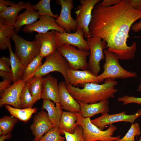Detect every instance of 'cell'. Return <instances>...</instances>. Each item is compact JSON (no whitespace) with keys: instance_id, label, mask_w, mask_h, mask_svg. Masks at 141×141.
Returning <instances> with one entry per match:
<instances>
[{"instance_id":"obj_25","label":"cell","mask_w":141,"mask_h":141,"mask_svg":"<svg viewBox=\"0 0 141 141\" xmlns=\"http://www.w3.org/2000/svg\"><path fill=\"white\" fill-rule=\"evenodd\" d=\"M8 49L10 55L11 69L13 77V83L21 78L25 68L15 53L13 52L10 41L8 42Z\"/></svg>"},{"instance_id":"obj_22","label":"cell","mask_w":141,"mask_h":141,"mask_svg":"<svg viewBox=\"0 0 141 141\" xmlns=\"http://www.w3.org/2000/svg\"><path fill=\"white\" fill-rule=\"evenodd\" d=\"M42 109L46 111L48 119L53 127L59 128L61 118L63 112L60 103H56L55 105L51 101L43 99Z\"/></svg>"},{"instance_id":"obj_23","label":"cell","mask_w":141,"mask_h":141,"mask_svg":"<svg viewBox=\"0 0 141 141\" xmlns=\"http://www.w3.org/2000/svg\"><path fill=\"white\" fill-rule=\"evenodd\" d=\"M40 15L33 7L26 10L18 16L14 26L17 33L21 30L23 26L31 25L38 19Z\"/></svg>"},{"instance_id":"obj_40","label":"cell","mask_w":141,"mask_h":141,"mask_svg":"<svg viewBox=\"0 0 141 141\" xmlns=\"http://www.w3.org/2000/svg\"><path fill=\"white\" fill-rule=\"evenodd\" d=\"M128 1L134 8L141 10V0H128Z\"/></svg>"},{"instance_id":"obj_38","label":"cell","mask_w":141,"mask_h":141,"mask_svg":"<svg viewBox=\"0 0 141 141\" xmlns=\"http://www.w3.org/2000/svg\"><path fill=\"white\" fill-rule=\"evenodd\" d=\"M13 81L9 79H3L0 82V93H2L5 90L9 88L11 85Z\"/></svg>"},{"instance_id":"obj_47","label":"cell","mask_w":141,"mask_h":141,"mask_svg":"<svg viewBox=\"0 0 141 141\" xmlns=\"http://www.w3.org/2000/svg\"><path fill=\"white\" fill-rule=\"evenodd\" d=\"M137 141H141V136L140 137L139 139V140H137Z\"/></svg>"},{"instance_id":"obj_41","label":"cell","mask_w":141,"mask_h":141,"mask_svg":"<svg viewBox=\"0 0 141 141\" xmlns=\"http://www.w3.org/2000/svg\"><path fill=\"white\" fill-rule=\"evenodd\" d=\"M0 76L3 79H9L13 81V77L12 73L0 70Z\"/></svg>"},{"instance_id":"obj_27","label":"cell","mask_w":141,"mask_h":141,"mask_svg":"<svg viewBox=\"0 0 141 141\" xmlns=\"http://www.w3.org/2000/svg\"><path fill=\"white\" fill-rule=\"evenodd\" d=\"M43 58L39 55L34 58L24 68L21 79L26 81L34 77L43 64Z\"/></svg>"},{"instance_id":"obj_8","label":"cell","mask_w":141,"mask_h":141,"mask_svg":"<svg viewBox=\"0 0 141 141\" xmlns=\"http://www.w3.org/2000/svg\"><path fill=\"white\" fill-rule=\"evenodd\" d=\"M90 54L88 69L97 76L101 71L100 62L105 58L104 50L106 48V42L99 37H90L87 38Z\"/></svg>"},{"instance_id":"obj_35","label":"cell","mask_w":141,"mask_h":141,"mask_svg":"<svg viewBox=\"0 0 141 141\" xmlns=\"http://www.w3.org/2000/svg\"><path fill=\"white\" fill-rule=\"evenodd\" d=\"M62 133L64 135L66 141H85L83 137L82 128L79 126L77 125L73 133L65 131Z\"/></svg>"},{"instance_id":"obj_20","label":"cell","mask_w":141,"mask_h":141,"mask_svg":"<svg viewBox=\"0 0 141 141\" xmlns=\"http://www.w3.org/2000/svg\"><path fill=\"white\" fill-rule=\"evenodd\" d=\"M43 79L41 98L50 100L55 104L59 103L58 84L57 79L50 75Z\"/></svg>"},{"instance_id":"obj_5","label":"cell","mask_w":141,"mask_h":141,"mask_svg":"<svg viewBox=\"0 0 141 141\" xmlns=\"http://www.w3.org/2000/svg\"><path fill=\"white\" fill-rule=\"evenodd\" d=\"M10 38L14 42L15 53L25 68L40 53L41 44L35 39L32 41L27 40L18 35L15 32Z\"/></svg>"},{"instance_id":"obj_29","label":"cell","mask_w":141,"mask_h":141,"mask_svg":"<svg viewBox=\"0 0 141 141\" xmlns=\"http://www.w3.org/2000/svg\"><path fill=\"white\" fill-rule=\"evenodd\" d=\"M14 26L0 22V49L3 50L8 48L10 36L15 32Z\"/></svg>"},{"instance_id":"obj_7","label":"cell","mask_w":141,"mask_h":141,"mask_svg":"<svg viewBox=\"0 0 141 141\" xmlns=\"http://www.w3.org/2000/svg\"><path fill=\"white\" fill-rule=\"evenodd\" d=\"M70 68L65 58L56 50L54 52L46 57L45 61L36 73L34 76L42 77L49 73L57 72L63 75L67 85L69 84L67 72Z\"/></svg>"},{"instance_id":"obj_2","label":"cell","mask_w":141,"mask_h":141,"mask_svg":"<svg viewBox=\"0 0 141 141\" xmlns=\"http://www.w3.org/2000/svg\"><path fill=\"white\" fill-rule=\"evenodd\" d=\"M104 81L101 84L86 83L82 86V88L69 84L67 85V88L76 100L87 104L95 103L114 98L115 94L118 91L115 87L118 82L115 79H107Z\"/></svg>"},{"instance_id":"obj_30","label":"cell","mask_w":141,"mask_h":141,"mask_svg":"<svg viewBox=\"0 0 141 141\" xmlns=\"http://www.w3.org/2000/svg\"><path fill=\"white\" fill-rule=\"evenodd\" d=\"M50 0H41L35 4L32 5L33 8L37 11L39 15H47L57 19L58 16L54 14L50 7Z\"/></svg>"},{"instance_id":"obj_19","label":"cell","mask_w":141,"mask_h":141,"mask_svg":"<svg viewBox=\"0 0 141 141\" xmlns=\"http://www.w3.org/2000/svg\"><path fill=\"white\" fill-rule=\"evenodd\" d=\"M55 33L56 31L52 30L44 33H38L35 36V39L41 44L39 55L43 58L46 57L57 50Z\"/></svg>"},{"instance_id":"obj_17","label":"cell","mask_w":141,"mask_h":141,"mask_svg":"<svg viewBox=\"0 0 141 141\" xmlns=\"http://www.w3.org/2000/svg\"><path fill=\"white\" fill-rule=\"evenodd\" d=\"M58 85L59 103L62 109L74 113L80 112L79 104L68 91L65 82L61 81Z\"/></svg>"},{"instance_id":"obj_39","label":"cell","mask_w":141,"mask_h":141,"mask_svg":"<svg viewBox=\"0 0 141 141\" xmlns=\"http://www.w3.org/2000/svg\"><path fill=\"white\" fill-rule=\"evenodd\" d=\"M121 1V0H104L99 4L103 7H108L117 4Z\"/></svg>"},{"instance_id":"obj_18","label":"cell","mask_w":141,"mask_h":141,"mask_svg":"<svg viewBox=\"0 0 141 141\" xmlns=\"http://www.w3.org/2000/svg\"><path fill=\"white\" fill-rule=\"evenodd\" d=\"M32 7V5L28 2L24 3L22 1H20L15 3L0 13V22L14 26L19 13L23 9H27Z\"/></svg>"},{"instance_id":"obj_14","label":"cell","mask_w":141,"mask_h":141,"mask_svg":"<svg viewBox=\"0 0 141 141\" xmlns=\"http://www.w3.org/2000/svg\"><path fill=\"white\" fill-rule=\"evenodd\" d=\"M22 30L25 33L34 32L42 33L50 30H54L61 33L66 32L57 25L55 18L47 15H40L38 20L31 25L24 26Z\"/></svg>"},{"instance_id":"obj_3","label":"cell","mask_w":141,"mask_h":141,"mask_svg":"<svg viewBox=\"0 0 141 141\" xmlns=\"http://www.w3.org/2000/svg\"><path fill=\"white\" fill-rule=\"evenodd\" d=\"M77 119V124L83 130V135L85 141H115L121 138V136H113L117 130L113 124L105 131L102 130L93 124L90 118H84L81 112L75 113Z\"/></svg>"},{"instance_id":"obj_33","label":"cell","mask_w":141,"mask_h":141,"mask_svg":"<svg viewBox=\"0 0 141 141\" xmlns=\"http://www.w3.org/2000/svg\"><path fill=\"white\" fill-rule=\"evenodd\" d=\"M59 128L53 127L47 132L39 141H65Z\"/></svg>"},{"instance_id":"obj_16","label":"cell","mask_w":141,"mask_h":141,"mask_svg":"<svg viewBox=\"0 0 141 141\" xmlns=\"http://www.w3.org/2000/svg\"><path fill=\"white\" fill-rule=\"evenodd\" d=\"M67 76L69 84L75 87H81L87 83L98 84L97 76L89 69L74 70L69 68L67 72Z\"/></svg>"},{"instance_id":"obj_37","label":"cell","mask_w":141,"mask_h":141,"mask_svg":"<svg viewBox=\"0 0 141 141\" xmlns=\"http://www.w3.org/2000/svg\"><path fill=\"white\" fill-rule=\"evenodd\" d=\"M0 70L12 73L9 57L3 56L0 58Z\"/></svg>"},{"instance_id":"obj_45","label":"cell","mask_w":141,"mask_h":141,"mask_svg":"<svg viewBox=\"0 0 141 141\" xmlns=\"http://www.w3.org/2000/svg\"><path fill=\"white\" fill-rule=\"evenodd\" d=\"M8 7L3 3L0 2V13L4 11Z\"/></svg>"},{"instance_id":"obj_44","label":"cell","mask_w":141,"mask_h":141,"mask_svg":"<svg viewBox=\"0 0 141 141\" xmlns=\"http://www.w3.org/2000/svg\"><path fill=\"white\" fill-rule=\"evenodd\" d=\"M0 2L3 3L7 7H8V6H9V7L10 6L13 4L15 3L14 2L9 0L5 1L4 0H0Z\"/></svg>"},{"instance_id":"obj_48","label":"cell","mask_w":141,"mask_h":141,"mask_svg":"<svg viewBox=\"0 0 141 141\" xmlns=\"http://www.w3.org/2000/svg\"></svg>"},{"instance_id":"obj_6","label":"cell","mask_w":141,"mask_h":141,"mask_svg":"<svg viewBox=\"0 0 141 141\" xmlns=\"http://www.w3.org/2000/svg\"><path fill=\"white\" fill-rule=\"evenodd\" d=\"M57 50L67 61L70 68L74 70L89 69L87 58L90 55L89 51L79 50L67 44L58 47Z\"/></svg>"},{"instance_id":"obj_12","label":"cell","mask_w":141,"mask_h":141,"mask_svg":"<svg viewBox=\"0 0 141 141\" xmlns=\"http://www.w3.org/2000/svg\"><path fill=\"white\" fill-rule=\"evenodd\" d=\"M84 37V32L81 28H78L73 33L56 31L55 41L57 47L67 44L74 46L79 50L89 51L87 42Z\"/></svg>"},{"instance_id":"obj_34","label":"cell","mask_w":141,"mask_h":141,"mask_svg":"<svg viewBox=\"0 0 141 141\" xmlns=\"http://www.w3.org/2000/svg\"><path fill=\"white\" fill-rule=\"evenodd\" d=\"M141 133L139 124L137 122L131 124L130 128L123 137L115 141H135V136H139Z\"/></svg>"},{"instance_id":"obj_43","label":"cell","mask_w":141,"mask_h":141,"mask_svg":"<svg viewBox=\"0 0 141 141\" xmlns=\"http://www.w3.org/2000/svg\"><path fill=\"white\" fill-rule=\"evenodd\" d=\"M12 136L11 133H9L6 134H3L1 136L0 141H4L6 139H10Z\"/></svg>"},{"instance_id":"obj_1","label":"cell","mask_w":141,"mask_h":141,"mask_svg":"<svg viewBox=\"0 0 141 141\" xmlns=\"http://www.w3.org/2000/svg\"><path fill=\"white\" fill-rule=\"evenodd\" d=\"M141 18V10L134 8L128 0H121L110 7L95 5L89 26L91 37H99L107 44L109 51L116 54L120 60H128L135 56L137 44H127L132 26Z\"/></svg>"},{"instance_id":"obj_24","label":"cell","mask_w":141,"mask_h":141,"mask_svg":"<svg viewBox=\"0 0 141 141\" xmlns=\"http://www.w3.org/2000/svg\"><path fill=\"white\" fill-rule=\"evenodd\" d=\"M77 120L75 113L63 111L61 118L59 127L62 134L63 135V131L73 133L77 125Z\"/></svg>"},{"instance_id":"obj_4","label":"cell","mask_w":141,"mask_h":141,"mask_svg":"<svg viewBox=\"0 0 141 141\" xmlns=\"http://www.w3.org/2000/svg\"><path fill=\"white\" fill-rule=\"evenodd\" d=\"M103 52L105 62L103 66V72L97 76L98 83L107 79H125L137 77L135 72L128 71L122 67L119 62L120 59L116 54L105 49Z\"/></svg>"},{"instance_id":"obj_9","label":"cell","mask_w":141,"mask_h":141,"mask_svg":"<svg viewBox=\"0 0 141 141\" xmlns=\"http://www.w3.org/2000/svg\"><path fill=\"white\" fill-rule=\"evenodd\" d=\"M100 1L80 0V5L77 7V10L75 11L78 29L81 28L83 30L84 37L86 38L91 37L89 33V26L92 18V10L95 5Z\"/></svg>"},{"instance_id":"obj_26","label":"cell","mask_w":141,"mask_h":141,"mask_svg":"<svg viewBox=\"0 0 141 141\" xmlns=\"http://www.w3.org/2000/svg\"><path fill=\"white\" fill-rule=\"evenodd\" d=\"M5 107L13 116L25 122L28 121L32 115L37 110L36 108H29L21 109L13 107L8 104L5 105Z\"/></svg>"},{"instance_id":"obj_31","label":"cell","mask_w":141,"mask_h":141,"mask_svg":"<svg viewBox=\"0 0 141 141\" xmlns=\"http://www.w3.org/2000/svg\"><path fill=\"white\" fill-rule=\"evenodd\" d=\"M18 119L13 116H5L0 119V135L10 133Z\"/></svg>"},{"instance_id":"obj_46","label":"cell","mask_w":141,"mask_h":141,"mask_svg":"<svg viewBox=\"0 0 141 141\" xmlns=\"http://www.w3.org/2000/svg\"><path fill=\"white\" fill-rule=\"evenodd\" d=\"M140 84L139 85L138 89H137V91H141V78H140Z\"/></svg>"},{"instance_id":"obj_13","label":"cell","mask_w":141,"mask_h":141,"mask_svg":"<svg viewBox=\"0 0 141 141\" xmlns=\"http://www.w3.org/2000/svg\"><path fill=\"white\" fill-rule=\"evenodd\" d=\"M26 81L20 79L0 94V106L8 104L20 108V96Z\"/></svg>"},{"instance_id":"obj_32","label":"cell","mask_w":141,"mask_h":141,"mask_svg":"<svg viewBox=\"0 0 141 141\" xmlns=\"http://www.w3.org/2000/svg\"><path fill=\"white\" fill-rule=\"evenodd\" d=\"M21 108H32L36 101L32 96L29 90L28 82L26 81L22 90L20 96Z\"/></svg>"},{"instance_id":"obj_36","label":"cell","mask_w":141,"mask_h":141,"mask_svg":"<svg viewBox=\"0 0 141 141\" xmlns=\"http://www.w3.org/2000/svg\"><path fill=\"white\" fill-rule=\"evenodd\" d=\"M117 100L119 102H122L124 105L132 103L141 105V97L127 95L118 97Z\"/></svg>"},{"instance_id":"obj_42","label":"cell","mask_w":141,"mask_h":141,"mask_svg":"<svg viewBox=\"0 0 141 141\" xmlns=\"http://www.w3.org/2000/svg\"><path fill=\"white\" fill-rule=\"evenodd\" d=\"M131 30L135 32L141 31V19L138 22L134 24L131 26Z\"/></svg>"},{"instance_id":"obj_15","label":"cell","mask_w":141,"mask_h":141,"mask_svg":"<svg viewBox=\"0 0 141 141\" xmlns=\"http://www.w3.org/2000/svg\"><path fill=\"white\" fill-rule=\"evenodd\" d=\"M53 126L49 120L47 113L42 110L36 114L30 126L34 136L33 141H39L43 136Z\"/></svg>"},{"instance_id":"obj_11","label":"cell","mask_w":141,"mask_h":141,"mask_svg":"<svg viewBox=\"0 0 141 141\" xmlns=\"http://www.w3.org/2000/svg\"><path fill=\"white\" fill-rule=\"evenodd\" d=\"M61 6V12L58 18L55 20L57 25L66 32L70 33L75 32L78 29L76 20L72 16L71 11L73 8L72 0L56 1Z\"/></svg>"},{"instance_id":"obj_10","label":"cell","mask_w":141,"mask_h":141,"mask_svg":"<svg viewBox=\"0 0 141 141\" xmlns=\"http://www.w3.org/2000/svg\"><path fill=\"white\" fill-rule=\"evenodd\" d=\"M126 113V112L123 111L114 114H103L98 118L91 120V121L102 130H103L107 126L117 122L124 121L132 124L137 118L141 116V109H139L133 114L127 115Z\"/></svg>"},{"instance_id":"obj_28","label":"cell","mask_w":141,"mask_h":141,"mask_svg":"<svg viewBox=\"0 0 141 141\" xmlns=\"http://www.w3.org/2000/svg\"><path fill=\"white\" fill-rule=\"evenodd\" d=\"M43 80L42 77L34 76L27 81L28 82L29 91L36 101L41 98Z\"/></svg>"},{"instance_id":"obj_21","label":"cell","mask_w":141,"mask_h":141,"mask_svg":"<svg viewBox=\"0 0 141 141\" xmlns=\"http://www.w3.org/2000/svg\"><path fill=\"white\" fill-rule=\"evenodd\" d=\"M77 101L79 104L80 112L84 118H91L97 114L107 113L109 111V101L108 100L89 104Z\"/></svg>"}]
</instances>
